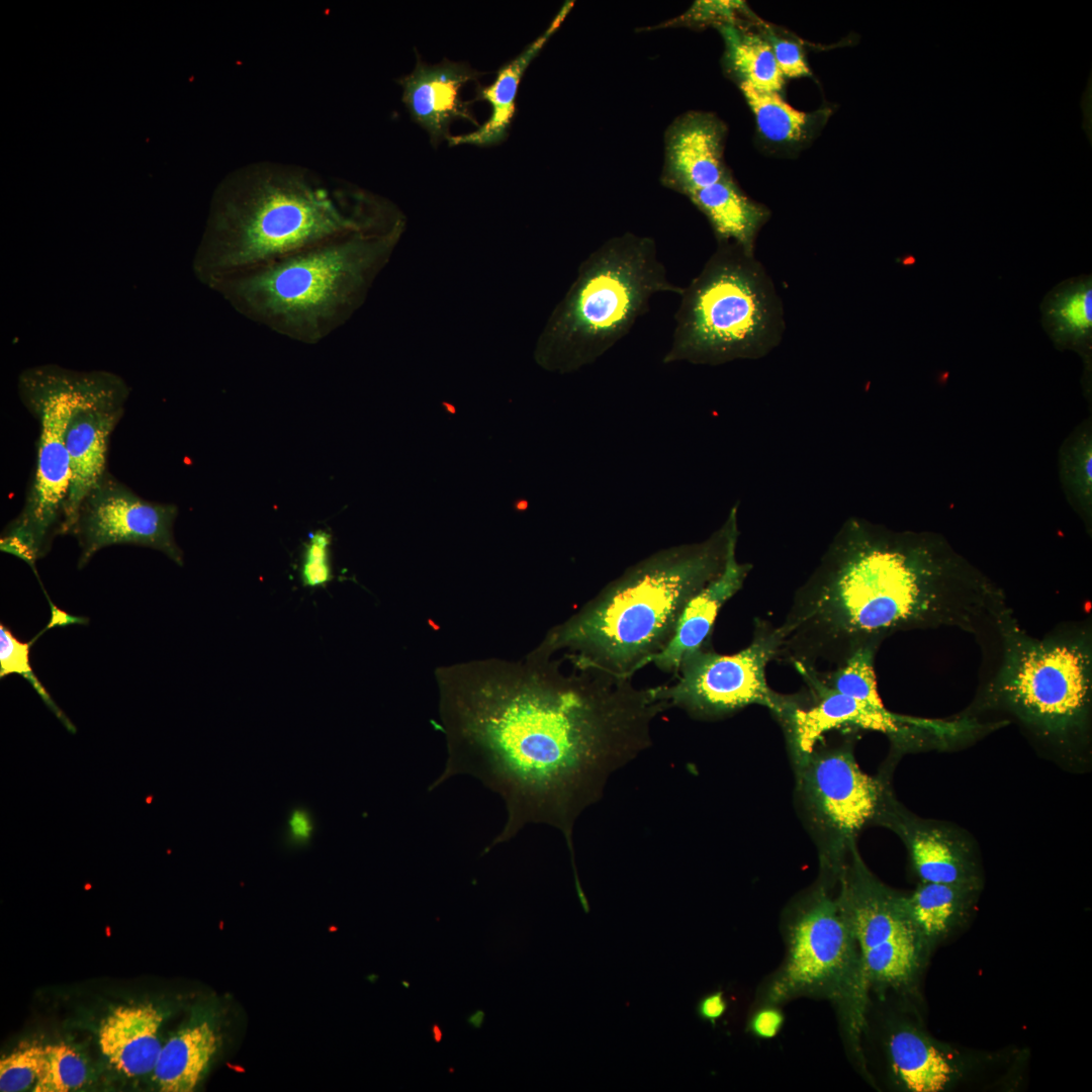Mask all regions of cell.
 <instances>
[{
	"instance_id": "1",
	"label": "cell",
	"mask_w": 1092,
	"mask_h": 1092,
	"mask_svg": "<svg viewBox=\"0 0 1092 1092\" xmlns=\"http://www.w3.org/2000/svg\"><path fill=\"white\" fill-rule=\"evenodd\" d=\"M560 665L536 648L520 662L439 673L448 755L429 790L468 775L502 797L506 823L482 854L530 823L558 829L578 886L575 821L602 798L609 778L651 745L652 721L668 706L656 687Z\"/></svg>"
},
{
	"instance_id": "2",
	"label": "cell",
	"mask_w": 1092,
	"mask_h": 1092,
	"mask_svg": "<svg viewBox=\"0 0 1092 1092\" xmlns=\"http://www.w3.org/2000/svg\"><path fill=\"white\" fill-rule=\"evenodd\" d=\"M1008 608L1004 590L943 540L849 518L796 590L778 658L832 669L898 632L956 628L979 638Z\"/></svg>"
},
{
	"instance_id": "3",
	"label": "cell",
	"mask_w": 1092,
	"mask_h": 1092,
	"mask_svg": "<svg viewBox=\"0 0 1092 1092\" xmlns=\"http://www.w3.org/2000/svg\"><path fill=\"white\" fill-rule=\"evenodd\" d=\"M401 223L395 204L353 183L295 164L255 162L216 189L192 269L211 289L293 254Z\"/></svg>"
},
{
	"instance_id": "4",
	"label": "cell",
	"mask_w": 1092,
	"mask_h": 1092,
	"mask_svg": "<svg viewBox=\"0 0 1092 1092\" xmlns=\"http://www.w3.org/2000/svg\"><path fill=\"white\" fill-rule=\"evenodd\" d=\"M738 503L700 542L660 549L629 566L537 647L579 667L632 678L670 641L690 600L724 568L738 542Z\"/></svg>"
},
{
	"instance_id": "5",
	"label": "cell",
	"mask_w": 1092,
	"mask_h": 1092,
	"mask_svg": "<svg viewBox=\"0 0 1092 1092\" xmlns=\"http://www.w3.org/2000/svg\"><path fill=\"white\" fill-rule=\"evenodd\" d=\"M406 223L361 232L215 284L243 316L288 339L316 344L363 305Z\"/></svg>"
},
{
	"instance_id": "6",
	"label": "cell",
	"mask_w": 1092,
	"mask_h": 1092,
	"mask_svg": "<svg viewBox=\"0 0 1092 1092\" xmlns=\"http://www.w3.org/2000/svg\"><path fill=\"white\" fill-rule=\"evenodd\" d=\"M681 291L669 281L653 239L611 238L580 263L537 339L534 360L549 372H576L622 340L654 294Z\"/></svg>"
},
{
	"instance_id": "7",
	"label": "cell",
	"mask_w": 1092,
	"mask_h": 1092,
	"mask_svg": "<svg viewBox=\"0 0 1092 1092\" xmlns=\"http://www.w3.org/2000/svg\"><path fill=\"white\" fill-rule=\"evenodd\" d=\"M717 244L679 294L664 364L717 366L756 360L782 341L783 304L764 267L734 243Z\"/></svg>"
},
{
	"instance_id": "8",
	"label": "cell",
	"mask_w": 1092,
	"mask_h": 1092,
	"mask_svg": "<svg viewBox=\"0 0 1092 1092\" xmlns=\"http://www.w3.org/2000/svg\"><path fill=\"white\" fill-rule=\"evenodd\" d=\"M999 662L981 699L1013 714L1037 736L1067 743L1087 733L1092 706L1090 623L1065 624L1037 638L1011 608L996 634Z\"/></svg>"
},
{
	"instance_id": "9",
	"label": "cell",
	"mask_w": 1092,
	"mask_h": 1092,
	"mask_svg": "<svg viewBox=\"0 0 1092 1092\" xmlns=\"http://www.w3.org/2000/svg\"><path fill=\"white\" fill-rule=\"evenodd\" d=\"M96 375L97 370L42 364L23 370L18 377L19 397L38 423L36 461L22 510L2 532L0 548L33 569L55 538L65 535L71 478L66 430L73 408Z\"/></svg>"
},
{
	"instance_id": "10",
	"label": "cell",
	"mask_w": 1092,
	"mask_h": 1092,
	"mask_svg": "<svg viewBox=\"0 0 1092 1092\" xmlns=\"http://www.w3.org/2000/svg\"><path fill=\"white\" fill-rule=\"evenodd\" d=\"M870 983L861 951L838 898L816 891L788 929L786 961L767 991L779 1003L797 995L827 997L841 1009L853 1041L864 1024Z\"/></svg>"
},
{
	"instance_id": "11",
	"label": "cell",
	"mask_w": 1092,
	"mask_h": 1092,
	"mask_svg": "<svg viewBox=\"0 0 1092 1092\" xmlns=\"http://www.w3.org/2000/svg\"><path fill=\"white\" fill-rule=\"evenodd\" d=\"M782 642L779 626L756 618L745 648L721 654L710 644L690 653L675 681L657 686V694L668 709L679 708L696 719H720L759 705L781 721L799 701V696L778 694L766 681V665L778 658Z\"/></svg>"
},
{
	"instance_id": "12",
	"label": "cell",
	"mask_w": 1092,
	"mask_h": 1092,
	"mask_svg": "<svg viewBox=\"0 0 1092 1092\" xmlns=\"http://www.w3.org/2000/svg\"><path fill=\"white\" fill-rule=\"evenodd\" d=\"M808 686L811 703L799 702L780 721L796 760L808 756L826 733L836 730L881 732L895 743L922 744L951 740L964 735V720H929L891 712L837 693L822 685L810 671L798 668Z\"/></svg>"
},
{
	"instance_id": "13",
	"label": "cell",
	"mask_w": 1092,
	"mask_h": 1092,
	"mask_svg": "<svg viewBox=\"0 0 1092 1092\" xmlns=\"http://www.w3.org/2000/svg\"><path fill=\"white\" fill-rule=\"evenodd\" d=\"M177 515L176 505L146 499L107 470L82 500L70 534L80 549L78 568L113 545L152 548L182 566L173 531Z\"/></svg>"
},
{
	"instance_id": "14",
	"label": "cell",
	"mask_w": 1092,
	"mask_h": 1092,
	"mask_svg": "<svg viewBox=\"0 0 1092 1092\" xmlns=\"http://www.w3.org/2000/svg\"><path fill=\"white\" fill-rule=\"evenodd\" d=\"M797 764L805 807L833 847L850 845L864 826L886 816L884 785L862 771L849 747H816Z\"/></svg>"
},
{
	"instance_id": "15",
	"label": "cell",
	"mask_w": 1092,
	"mask_h": 1092,
	"mask_svg": "<svg viewBox=\"0 0 1092 1092\" xmlns=\"http://www.w3.org/2000/svg\"><path fill=\"white\" fill-rule=\"evenodd\" d=\"M129 392L122 377L97 370L93 384L71 413L66 430L71 478L65 535L71 534L82 500L107 471L111 434L124 414Z\"/></svg>"
},
{
	"instance_id": "16",
	"label": "cell",
	"mask_w": 1092,
	"mask_h": 1092,
	"mask_svg": "<svg viewBox=\"0 0 1092 1092\" xmlns=\"http://www.w3.org/2000/svg\"><path fill=\"white\" fill-rule=\"evenodd\" d=\"M480 75L466 63L444 60L431 66L418 58L414 71L397 80L412 119L428 131L434 146L448 140L449 125L455 120L478 124L469 103L461 98V89Z\"/></svg>"
},
{
	"instance_id": "17",
	"label": "cell",
	"mask_w": 1092,
	"mask_h": 1092,
	"mask_svg": "<svg viewBox=\"0 0 1092 1092\" xmlns=\"http://www.w3.org/2000/svg\"><path fill=\"white\" fill-rule=\"evenodd\" d=\"M725 128L714 116L680 118L666 139L664 186L686 196L730 176L723 161Z\"/></svg>"
},
{
	"instance_id": "18",
	"label": "cell",
	"mask_w": 1092,
	"mask_h": 1092,
	"mask_svg": "<svg viewBox=\"0 0 1092 1092\" xmlns=\"http://www.w3.org/2000/svg\"><path fill=\"white\" fill-rule=\"evenodd\" d=\"M838 900L860 951L896 937L917 934L903 895L873 877L855 852L852 864L845 871Z\"/></svg>"
},
{
	"instance_id": "19",
	"label": "cell",
	"mask_w": 1092,
	"mask_h": 1092,
	"mask_svg": "<svg viewBox=\"0 0 1092 1092\" xmlns=\"http://www.w3.org/2000/svg\"><path fill=\"white\" fill-rule=\"evenodd\" d=\"M737 542L733 543L724 568L698 592L687 604L672 638L651 662L663 672L675 674L682 659L690 653L712 644L716 617L747 578L752 565L739 562Z\"/></svg>"
},
{
	"instance_id": "20",
	"label": "cell",
	"mask_w": 1092,
	"mask_h": 1092,
	"mask_svg": "<svg viewBox=\"0 0 1092 1092\" xmlns=\"http://www.w3.org/2000/svg\"><path fill=\"white\" fill-rule=\"evenodd\" d=\"M887 1055L897 1084L910 1092H943L964 1076L960 1054L912 1025H899L889 1034Z\"/></svg>"
},
{
	"instance_id": "21",
	"label": "cell",
	"mask_w": 1092,
	"mask_h": 1092,
	"mask_svg": "<svg viewBox=\"0 0 1092 1092\" xmlns=\"http://www.w3.org/2000/svg\"><path fill=\"white\" fill-rule=\"evenodd\" d=\"M163 1020L164 1013L151 1002L115 1007L98 1031L102 1054L128 1077L153 1072L162 1050L159 1031Z\"/></svg>"
},
{
	"instance_id": "22",
	"label": "cell",
	"mask_w": 1092,
	"mask_h": 1092,
	"mask_svg": "<svg viewBox=\"0 0 1092 1092\" xmlns=\"http://www.w3.org/2000/svg\"><path fill=\"white\" fill-rule=\"evenodd\" d=\"M920 882L979 886L973 851L948 827L916 820H896Z\"/></svg>"
},
{
	"instance_id": "23",
	"label": "cell",
	"mask_w": 1092,
	"mask_h": 1092,
	"mask_svg": "<svg viewBox=\"0 0 1092 1092\" xmlns=\"http://www.w3.org/2000/svg\"><path fill=\"white\" fill-rule=\"evenodd\" d=\"M572 6V1L566 2L550 26L535 41L510 63L499 68L492 84L487 87H477L475 100L486 101L490 105V115L474 131L461 135H450L448 138L450 146L474 145L487 147L497 145L506 139L516 112V97L519 84L526 69L551 35L559 28Z\"/></svg>"
},
{
	"instance_id": "24",
	"label": "cell",
	"mask_w": 1092,
	"mask_h": 1092,
	"mask_svg": "<svg viewBox=\"0 0 1092 1092\" xmlns=\"http://www.w3.org/2000/svg\"><path fill=\"white\" fill-rule=\"evenodd\" d=\"M688 197L708 218L717 243H734L754 254L758 232L770 213L749 198L731 175Z\"/></svg>"
},
{
	"instance_id": "25",
	"label": "cell",
	"mask_w": 1092,
	"mask_h": 1092,
	"mask_svg": "<svg viewBox=\"0 0 1092 1092\" xmlns=\"http://www.w3.org/2000/svg\"><path fill=\"white\" fill-rule=\"evenodd\" d=\"M220 1045L214 1023L198 1018L176 1032L162 1046L154 1078L161 1091L190 1092L204 1078Z\"/></svg>"
},
{
	"instance_id": "26",
	"label": "cell",
	"mask_w": 1092,
	"mask_h": 1092,
	"mask_svg": "<svg viewBox=\"0 0 1092 1092\" xmlns=\"http://www.w3.org/2000/svg\"><path fill=\"white\" fill-rule=\"evenodd\" d=\"M978 887L920 882L911 894L903 895L908 917L926 950L966 920Z\"/></svg>"
},
{
	"instance_id": "27",
	"label": "cell",
	"mask_w": 1092,
	"mask_h": 1092,
	"mask_svg": "<svg viewBox=\"0 0 1092 1092\" xmlns=\"http://www.w3.org/2000/svg\"><path fill=\"white\" fill-rule=\"evenodd\" d=\"M1044 331L1061 349L1088 352L1092 340V277L1060 282L1040 303Z\"/></svg>"
},
{
	"instance_id": "28",
	"label": "cell",
	"mask_w": 1092,
	"mask_h": 1092,
	"mask_svg": "<svg viewBox=\"0 0 1092 1092\" xmlns=\"http://www.w3.org/2000/svg\"><path fill=\"white\" fill-rule=\"evenodd\" d=\"M721 28L726 42L727 63L739 77L740 83L762 92L779 93L785 77L769 41L758 34L738 31L729 25Z\"/></svg>"
},
{
	"instance_id": "29",
	"label": "cell",
	"mask_w": 1092,
	"mask_h": 1092,
	"mask_svg": "<svg viewBox=\"0 0 1092 1092\" xmlns=\"http://www.w3.org/2000/svg\"><path fill=\"white\" fill-rule=\"evenodd\" d=\"M739 86L765 140L789 145L801 143L811 135L819 117L816 113L792 107L779 93L762 92L746 83Z\"/></svg>"
},
{
	"instance_id": "30",
	"label": "cell",
	"mask_w": 1092,
	"mask_h": 1092,
	"mask_svg": "<svg viewBox=\"0 0 1092 1092\" xmlns=\"http://www.w3.org/2000/svg\"><path fill=\"white\" fill-rule=\"evenodd\" d=\"M925 953L917 934L896 937L861 951L870 986H908L918 975Z\"/></svg>"
},
{
	"instance_id": "31",
	"label": "cell",
	"mask_w": 1092,
	"mask_h": 1092,
	"mask_svg": "<svg viewBox=\"0 0 1092 1092\" xmlns=\"http://www.w3.org/2000/svg\"><path fill=\"white\" fill-rule=\"evenodd\" d=\"M879 647L856 649L840 665L829 670L797 666L810 671L822 685L837 693L870 703L884 705L878 692L875 657Z\"/></svg>"
},
{
	"instance_id": "32",
	"label": "cell",
	"mask_w": 1092,
	"mask_h": 1092,
	"mask_svg": "<svg viewBox=\"0 0 1092 1092\" xmlns=\"http://www.w3.org/2000/svg\"><path fill=\"white\" fill-rule=\"evenodd\" d=\"M87 1066L71 1045L59 1042L44 1045L43 1059L33 1092H67L82 1087L87 1080Z\"/></svg>"
},
{
	"instance_id": "33",
	"label": "cell",
	"mask_w": 1092,
	"mask_h": 1092,
	"mask_svg": "<svg viewBox=\"0 0 1092 1092\" xmlns=\"http://www.w3.org/2000/svg\"><path fill=\"white\" fill-rule=\"evenodd\" d=\"M43 1053L44 1045L28 1042L5 1055L0 1061V1091L20 1092L33 1088Z\"/></svg>"
},
{
	"instance_id": "34",
	"label": "cell",
	"mask_w": 1092,
	"mask_h": 1092,
	"mask_svg": "<svg viewBox=\"0 0 1092 1092\" xmlns=\"http://www.w3.org/2000/svg\"><path fill=\"white\" fill-rule=\"evenodd\" d=\"M332 544V534L326 529L308 534L299 563V578L304 587H326L334 579Z\"/></svg>"
},
{
	"instance_id": "35",
	"label": "cell",
	"mask_w": 1092,
	"mask_h": 1092,
	"mask_svg": "<svg viewBox=\"0 0 1092 1092\" xmlns=\"http://www.w3.org/2000/svg\"><path fill=\"white\" fill-rule=\"evenodd\" d=\"M30 643L21 642L14 636V634L4 625H0V676H4L10 673H18L28 680L35 689L38 695L49 705L54 712L62 719V713L57 709L56 705L50 698L46 689L42 687L33 670L29 661Z\"/></svg>"
},
{
	"instance_id": "36",
	"label": "cell",
	"mask_w": 1092,
	"mask_h": 1092,
	"mask_svg": "<svg viewBox=\"0 0 1092 1092\" xmlns=\"http://www.w3.org/2000/svg\"><path fill=\"white\" fill-rule=\"evenodd\" d=\"M769 43L784 77L800 78L811 75L800 46L789 39L769 37Z\"/></svg>"
},
{
	"instance_id": "37",
	"label": "cell",
	"mask_w": 1092,
	"mask_h": 1092,
	"mask_svg": "<svg viewBox=\"0 0 1092 1092\" xmlns=\"http://www.w3.org/2000/svg\"><path fill=\"white\" fill-rule=\"evenodd\" d=\"M314 829L315 824L311 813L302 807L294 808L290 811L286 820L285 838L287 844L304 846L311 841Z\"/></svg>"
},
{
	"instance_id": "38",
	"label": "cell",
	"mask_w": 1092,
	"mask_h": 1092,
	"mask_svg": "<svg viewBox=\"0 0 1092 1092\" xmlns=\"http://www.w3.org/2000/svg\"><path fill=\"white\" fill-rule=\"evenodd\" d=\"M1072 465L1070 466V478L1074 485V488L1078 491V495L1081 499H1090V487H1091V449L1090 444L1086 442L1085 445H1080L1076 449L1072 459Z\"/></svg>"
},
{
	"instance_id": "39",
	"label": "cell",
	"mask_w": 1092,
	"mask_h": 1092,
	"mask_svg": "<svg viewBox=\"0 0 1092 1092\" xmlns=\"http://www.w3.org/2000/svg\"><path fill=\"white\" fill-rule=\"evenodd\" d=\"M784 1022L783 1013L774 1007L757 1010L749 1021L750 1031L759 1038H772L778 1034Z\"/></svg>"
},
{
	"instance_id": "40",
	"label": "cell",
	"mask_w": 1092,
	"mask_h": 1092,
	"mask_svg": "<svg viewBox=\"0 0 1092 1092\" xmlns=\"http://www.w3.org/2000/svg\"><path fill=\"white\" fill-rule=\"evenodd\" d=\"M727 1009V1002L722 991H717L703 997L697 1006L698 1016L702 1019L715 1023Z\"/></svg>"
},
{
	"instance_id": "41",
	"label": "cell",
	"mask_w": 1092,
	"mask_h": 1092,
	"mask_svg": "<svg viewBox=\"0 0 1092 1092\" xmlns=\"http://www.w3.org/2000/svg\"><path fill=\"white\" fill-rule=\"evenodd\" d=\"M1080 107L1083 113L1082 128L1085 130L1089 145H1092V70H1090L1089 77L1085 90L1082 93Z\"/></svg>"
},
{
	"instance_id": "42",
	"label": "cell",
	"mask_w": 1092,
	"mask_h": 1092,
	"mask_svg": "<svg viewBox=\"0 0 1092 1092\" xmlns=\"http://www.w3.org/2000/svg\"><path fill=\"white\" fill-rule=\"evenodd\" d=\"M484 1018H485V1013L482 1010L479 1009V1010H476L475 1012H473L471 1015H469L466 1020H467L468 1024L471 1025L472 1027L480 1028L482 1023L484 1022Z\"/></svg>"
},
{
	"instance_id": "43",
	"label": "cell",
	"mask_w": 1092,
	"mask_h": 1092,
	"mask_svg": "<svg viewBox=\"0 0 1092 1092\" xmlns=\"http://www.w3.org/2000/svg\"><path fill=\"white\" fill-rule=\"evenodd\" d=\"M431 1033H432V1035H433V1038H434V1040H435L436 1042H440V1041L442 1040V1038H443V1031H442L441 1027H440V1026H439V1025H438L437 1023H434V1024L432 1025V1027H431Z\"/></svg>"
}]
</instances>
